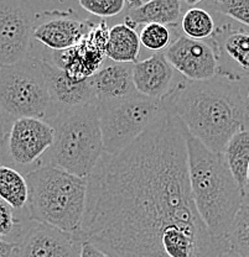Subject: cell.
<instances>
[{
  "instance_id": "cell-1",
  "label": "cell",
  "mask_w": 249,
  "mask_h": 257,
  "mask_svg": "<svg viewBox=\"0 0 249 257\" xmlns=\"http://www.w3.org/2000/svg\"><path fill=\"white\" fill-rule=\"evenodd\" d=\"M86 241L111 257H221L227 239L197 211L186 127L168 109L132 145L104 154L88 177Z\"/></svg>"
},
{
  "instance_id": "cell-2",
  "label": "cell",
  "mask_w": 249,
  "mask_h": 257,
  "mask_svg": "<svg viewBox=\"0 0 249 257\" xmlns=\"http://www.w3.org/2000/svg\"><path fill=\"white\" fill-rule=\"evenodd\" d=\"M164 103L192 136L216 154L223 155L233 136L247 128V96L239 82L226 77L179 80Z\"/></svg>"
},
{
  "instance_id": "cell-3",
  "label": "cell",
  "mask_w": 249,
  "mask_h": 257,
  "mask_svg": "<svg viewBox=\"0 0 249 257\" xmlns=\"http://www.w3.org/2000/svg\"><path fill=\"white\" fill-rule=\"evenodd\" d=\"M189 178L192 198L203 223L212 235L228 240L244 194L233 177L224 155L205 146L186 128Z\"/></svg>"
},
{
  "instance_id": "cell-4",
  "label": "cell",
  "mask_w": 249,
  "mask_h": 257,
  "mask_svg": "<svg viewBox=\"0 0 249 257\" xmlns=\"http://www.w3.org/2000/svg\"><path fill=\"white\" fill-rule=\"evenodd\" d=\"M29 218L74 235H82L87 204L88 179L52 165H44L26 176Z\"/></svg>"
},
{
  "instance_id": "cell-5",
  "label": "cell",
  "mask_w": 249,
  "mask_h": 257,
  "mask_svg": "<svg viewBox=\"0 0 249 257\" xmlns=\"http://www.w3.org/2000/svg\"><path fill=\"white\" fill-rule=\"evenodd\" d=\"M51 125L55 128V143L44 157L42 166H56L88 179L106 154L97 101L63 109Z\"/></svg>"
},
{
  "instance_id": "cell-6",
  "label": "cell",
  "mask_w": 249,
  "mask_h": 257,
  "mask_svg": "<svg viewBox=\"0 0 249 257\" xmlns=\"http://www.w3.org/2000/svg\"><path fill=\"white\" fill-rule=\"evenodd\" d=\"M60 111L34 52L21 62L2 67L0 114L8 126L21 117H35L51 124Z\"/></svg>"
},
{
  "instance_id": "cell-7",
  "label": "cell",
  "mask_w": 249,
  "mask_h": 257,
  "mask_svg": "<svg viewBox=\"0 0 249 257\" xmlns=\"http://www.w3.org/2000/svg\"><path fill=\"white\" fill-rule=\"evenodd\" d=\"M97 108L108 155L127 149L166 110L164 98L151 99L138 92L116 100L97 101Z\"/></svg>"
},
{
  "instance_id": "cell-8",
  "label": "cell",
  "mask_w": 249,
  "mask_h": 257,
  "mask_svg": "<svg viewBox=\"0 0 249 257\" xmlns=\"http://www.w3.org/2000/svg\"><path fill=\"white\" fill-rule=\"evenodd\" d=\"M55 143V128L35 117H21L10 124L0 147V166L14 168L28 176L42 166Z\"/></svg>"
},
{
  "instance_id": "cell-9",
  "label": "cell",
  "mask_w": 249,
  "mask_h": 257,
  "mask_svg": "<svg viewBox=\"0 0 249 257\" xmlns=\"http://www.w3.org/2000/svg\"><path fill=\"white\" fill-rule=\"evenodd\" d=\"M36 18L29 3L0 0V66L19 63L30 55Z\"/></svg>"
},
{
  "instance_id": "cell-10",
  "label": "cell",
  "mask_w": 249,
  "mask_h": 257,
  "mask_svg": "<svg viewBox=\"0 0 249 257\" xmlns=\"http://www.w3.org/2000/svg\"><path fill=\"white\" fill-rule=\"evenodd\" d=\"M108 36L109 28L102 20L73 47L65 51H50L51 61L65 69L74 82L90 79L104 66Z\"/></svg>"
},
{
  "instance_id": "cell-11",
  "label": "cell",
  "mask_w": 249,
  "mask_h": 257,
  "mask_svg": "<svg viewBox=\"0 0 249 257\" xmlns=\"http://www.w3.org/2000/svg\"><path fill=\"white\" fill-rule=\"evenodd\" d=\"M164 55L173 68L187 80L201 82L218 76V57L210 39L201 41L178 35Z\"/></svg>"
},
{
  "instance_id": "cell-12",
  "label": "cell",
  "mask_w": 249,
  "mask_h": 257,
  "mask_svg": "<svg viewBox=\"0 0 249 257\" xmlns=\"http://www.w3.org/2000/svg\"><path fill=\"white\" fill-rule=\"evenodd\" d=\"M218 57V76L240 82L249 79V28L226 21L210 39Z\"/></svg>"
},
{
  "instance_id": "cell-13",
  "label": "cell",
  "mask_w": 249,
  "mask_h": 257,
  "mask_svg": "<svg viewBox=\"0 0 249 257\" xmlns=\"http://www.w3.org/2000/svg\"><path fill=\"white\" fill-rule=\"evenodd\" d=\"M83 235L30 220L18 245V257H81Z\"/></svg>"
},
{
  "instance_id": "cell-14",
  "label": "cell",
  "mask_w": 249,
  "mask_h": 257,
  "mask_svg": "<svg viewBox=\"0 0 249 257\" xmlns=\"http://www.w3.org/2000/svg\"><path fill=\"white\" fill-rule=\"evenodd\" d=\"M95 25L77 18L72 9L37 13L33 37L50 51H65L78 44Z\"/></svg>"
},
{
  "instance_id": "cell-15",
  "label": "cell",
  "mask_w": 249,
  "mask_h": 257,
  "mask_svg": "<svg viewBox=\"0 0 249 257\" xmlns=\"http://www.w3.org/2000/svg\"><path fill=\"white\" fill-rule=\"evenodd\" d=\"M31 52H34L39 57L42 72L49 84L51 95L61 110L78 108V106H85L97 101L91 79L74 82L73 79L69 78L65 69L56 66L51 61L49 48H39L35 44V40Z\"/></svg>"
},
{
  "instance_id": "cell-16",
  "label": "cell",
  "mask_w": 249,
  "mask_h": 257,
  "mask_svg": "<svg viewBox=\"0 0 249 257\" xmlns=\"http://www.w3.org/2000/svg\"><path fill=\"white\" fill-rule=\"evenodd\" d=\"M174 71L164 52L154 53L134 64L133 82L139 94L151 99H162L173 89Z\"/></svg>"
},
{
  "instance_id": "cell-17",
  "label": "cell",
  "mask_w": 249,
  "mask_h": 257,
  "mask_svg": "<svg viewBox=\"0 0 249 257\" xmlns=\"http://www.w3.org/2000/svg\"><path fill=\"white\" fill-rule=\"evenodd\" d=\"M132 63L109 62L91 77L97 101L116 100L136 93Z\"/></svg>"
},
{
  "instance_id": "cell-18",
  "label": "cell",
  "mask_w": 249,
  "mask_h": 257,
  "mask_svg": "<svg viewBox=\"0 0 249 257\" xmlns=\"http://www.w3.org/2000/svg\"><path fill=\"white\" fill-rule=\"evenodd\" d=\"M186 3L180 0H150L133 10H128L124 18L125 25L132 29L139 25L159 24L165 26H178L179 19L183 18V8Z\"/></svg>"
},
{
  "instance_id": "cell-19",
  "label": "cell",
  "mask_w": 249,
  "mask_h": 257,
  "mask_svg": "<svg viewBox=\"0 0 249 257\" xmlns=\"http://www.w3.org/2000/svg\"><path fill=\"white\" fill-rule=\"evenodd\" d=\"M140 53V37L135 29L117 24L109 29L108 44H107V58L117 63L139 62Z\"/></svg>"
},
{
  "instance_id": "cell-20",
  "label": "cell",
  "mask_w": 249,
  "mask_h": 257,
  "mask_svg": "<svg viewBox=\"0 0 249 257\" xmlns=\"http://www.w3.org/2000/svg\"><path fill=\"white\" fill-rule=\"evenodd\" d=\"M29 195L30 192L26 177L14 168L0 166V198L18 214L28 218Z\"/></svg>"
},
{
  "instance_id": "cell-21",
  "label": "cell",
  "mask_w": 249,
  "mask_h": 257,
  "mask_svg": "<svg viewBox=\"0 0 249 257\" xmlns=\"http://www.w3.org/2000/svg\"><path fill=\"white\" fill-rule=\"evenodd\" d=\"M223 155L233 177L243 192L249 168V128H243L233 136L227 144Z\"/></svg>"
},
{
  "instance_id": "cell-22",
  "label": "cell",
  "mask_w": 249,
  "mask_h": 257,
  "mask_svg": "<svg viewBox=\"0 0 249 257\" xmlns=\"http://www.w3.org/2000/svg\"><path fill=\"white\" fill-rule=\"evenodd\" d=\"M185 36L192 40L211 39L216 31V23L211 12L202 7L187 8L180 21Z\"/></svg>"
},
{
  "instance_id": "cell-23",
  "label": "cell",
  "mask_w": 249,
  "mask_h": 257,
  "mask_svg": "<svg viewBox=\"0 0 249 257\" xmlns=\"http://www.w3.org/2000/svg\"><path fill=\"white\" fill-rule=\"evenodd\" d=\"M30 219L18 214L0 198V239L18 243Z\"/></svg>"
},
{
  "instance_id": "cell-24",
  "label": "cell",
  "mask_w": 249,
  "mask_h": 257,
  "mask_svg": "<svg viewBox=\"0 0 249 257\" xmlns=\"http://www.w3.org/2000/svg\"><path fill=\"white\" fill-rule=\"evenodd\" d=\"M231 250L243 257H249V202L243 203L235 215L228 234Z\"/></svg>"
},
{
  "instance_id": "cell-25",
  "label": "cell",
  "mask_w": 249,
  "mask_h": 257,
  "mask_svg": "<svg viewBox=\"0 0 249 257\" xmlns=\"http://www.w3.org/2000/svg\"><path fill=\"white\" fill-rule=\"evenodd\" d=\"M200 7L227 16L249 28V0H202Z\"/></svg>"
},
{
  "instance_id": "cell-26",
  "label": "cell",
  "mask_w": 249,
  "mask_h": 257,
  "mask_svg": "<svg viewBox=\"0 0 249 257\" xmlns=\"http://www.w3.org/2000/svg\"><path fill=\"white\" fill-rule=\"evenodd\" d=\"M178 28V26H165L159 24H150L145 25L141 29L140 44L146 50L151 51L154 53H161L171 45L173 40V31L171 29Z\"/></svg>"
},
{
  "instance_id": "cell-27",
  "label": "cell",
  "mask_w": 249,
  "mask_h": 257,
  "mask_svg": "<svg viewBox=\"0 0 249 257\" xmlns=\"http://www.w3.org/2000/svg\"><path fill=\"white\" fill-rule=\"evenodd\" d=\"M78 5L100 18H111L125 10V0H79Z\"/></svg>"
},
{
  "instance_id": "cell-28",
  "label": "cell",
  "mask_w": 249,
  "mask_h": 257,
  "mask_svg": "<svg viewBox=\"0 0 249 257\" xmlns=\"http://www.w3.org/2000/svg\"><path fill=\"white\" fill-rule=\"evenodd\" d=\"M81 257H111V256L107 255L106 252H103L101 248H98L97 246L93 245V243L90 242V241H85V242H83Z\"/></svg>"
},
{
  "instance_id": "cell-29",
  "label": "cell",
  "mask_w": 249,
  "mask_h": 257,
  "mask_svg": "<svg viewBox=\"0 0 249 257\" xmlns=\"http://www.w3.org/2000/svg\"><path fill=\"white\" fill-rule=\"evenodd\" d=\"M0 257H18V245L0 239Z\"/></svg>"
},
{
  "instance_id": "cell-30",
  "label": "cell",
  "mask_w": 249,
  "mask_h": 257,
  "mask_svg": "<svg viewBox=\"0 0 249 257\" xmlns=\"http://www.w3.org/2000/svg\"><path fill=\"white\" fill-rule=\"evenodd\" d=\"M8 128H9V126H8L7 122H5V121H4V119H3L2 114H0V147H2L3 140H4L5 134H7Z\"/></svg>"
},
{
  "instance_id": "cell-31",
  "label": "cell",
  "mask_w": 249,
  "mask_h": 257,
  "mask_svg": "<svg viewBox=\"0 0 249 257\" xmlns=\"http://www.w3.org/2000/svg\"><path fill=\"white\" fill-rule=\"evenodd\" d=\"M243 194H244V202H249V168H248L247 181H245L244 189H243ZM244 202H243V203H244Z\"/></svg>"
},
{
  "instance_id": "cell-32",
  "label": "cell",
  "mask_w": 249,
  "mask_h": 257,
  "mask_svg": "<svg viewBox=\"0 0 249 257\" xmlns=\"http://www.w3.org/2000/svg\"><path fill=\"white\" fill-rule=\"evenodd\" d=\"M221 257H243V256H240L239 253H237L235 251L229 250V251H227L226 253H223V255H222Z\"/></svg>"
},
{
  "instance_id": "cell-33",
  "label": "cell",
  "mask_w": 249,
  "mask_h": 257,
  "mask_svg": "<svg viewBox=\"0 0 249 257\" xmlns=\"http://www.w3.org/2000/svg\"><path fill=\"white\" fill-rule=\"evenodd\" d=\"M247 128H249V92L247 95Z\"/></svg>"
},
{
  "instance_id": "cell-34",
  "label": "cell",
  "mask_w": 249,
  "mask_h": 257,
  "mask_svg": "<svg viewBox=\"0 0 249 257\" xmlns=\"http://www.w3.org/2000/svg\"><path fill=\"white\" fill-rule=\"evenodd\" d=\"M0 69H2V66H0Z\"/></svg>"
}]
</instances>
